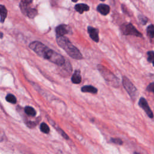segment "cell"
<instances>
[{"label":"cell","mask_w":154,"mask_h":154,"mask_svg":"<svg viewBox=\"0 0 154 154\" xmlns=\"http://www.w3.org/2000/svg\"><path fill=\"white\" fill-rule=\"evenodd\" d=\"M24 2L29 5L30 3H32V2H33V0H24Z\"/></svg>","instance_id":"cell-27"},{"label":"cell","mask_w":154,"mask_h":154,"mask_svg":"<svg viewBox=\"0 0 154 154\" xmlns=\"http://www.w3.org/2000/svg\"><path fill=\"white\" fill-rule=\"evenodd\" d=\"M20 8H21V10L22 12L23 13V14L26 15L29 9V8L28 7V4L27 3H26L25 2H21L20 3Z\"/></svg>","instance_id":"cell-17"},{"label":"cell","mask_w":154,"mask_h":154,"mask_svg":"<svg viewBox=\"0 0 154 154\" xmlns=\"http://www.w3.org/2000/svg\"><path fill=\"white\" fill-rule=\"evenodd\" d=\"M56 32L57 36H65L66 35L70 33L71 28L67 25L62 24L57 27L56 29Z\"/></svg>","instance_id":"cell-7"},{"label":"cell","mask_w":154,"mask_h":154,"mask_svg":"<svg viewBox=\"0 0 154 154\" xmlns=\"http://www.w3.org/2000/svg\"><path fill=\"white\" fill-rule=\"evenodd\" d=\"M3 33L0 32V38H3Z\"/></svg>","instance_id":"cell-29"},{"label":"cell","mask_w":154,"mask_h":154,"mask_svg":"<svg viewBox=\"0 0 154 154\" xmlns=\"http://www.w3.org/2000/svg\"><path fill=\"white\" fill-rule=\"evenodd\" d=\"M122 9L123 11V12L126 14H128V11H127V9H126V7L124 5H122Z\"/></svg>","instance_id":"cell-26"},{"label":"cell","mask_w":154,"mask_h":154,"mask_svg":"<svg viewBox=\"0 0 154 154\" xmlns=\"http://www.w3.org/2000/svg\"><path fill=\"white\" fill-rule=\"evenodd\" d=\"M111 141L112 143H114V144H119V145H122L123 144V141L119 138H111Z\"/></svg>","instance_id":"cell-23"},{"label":"cell","mask_w":154,"mask_h":154,"mask_svg":"<svg viewBox=\"0 0 154 154\" xmlns=\"http://www.w3.org/2000/svg\"><path fill=\"white\" fill-rule=\"evenodd\" d=\"M122 84L125 89L133 101H135L137 96V90L131 81L126 77L122 78Z\"/></svg>","instance_id":"cell-4"},{"label":"cell","mask_w":154,"mask_h":154,"mask_svg":"<svg viewBox=\"0 0 154 154\" xmlns=\"http://www.w3.org/2000/svg\"><path fill=\"white\" fill-rule=\"evenodd\" d=\"M138 105L144 111V112L149 118L152 119L153 117V113L145 98H141L138 101Z\"/></svg>","instance_id":"cell-6"},{"label":"cell","mask_w":154,"mask_h":154,"mask_svg":"<svg viewBox=\"0 0 154 154\" xmlns=\"http://www.w3.org/2000/svg\"><path fill=\"white\" fill-rule=\"evenodd\" d=\"M138 20H139L140 23H141L142 25H143V26H144V25H146V23H147V21H148V19H147L146 17H144V16H143V15H140L138 16Z\"/></svg>","instance_id":"cell-22"},{"label":"cell","mask_w":154,"mask_h":154,"mask_svg":"<svg viewBox=\"0 0 154 154\" xmlns=\"http://www.w3.org/2000/svg\"><path fill=\"white\" fill-rule=\"evenodd\" d=\"M152 63H153V66H154V61L152 62Z\"/></svg>","instance_id":"cell-33"},{"label":"cell","mask_w":154,"mask_h":154,"mask_svg":"<svg viewBox=\"0 0 154 154\" xmlns=\"http://www.w3.org/2000/svg\"><path fill=\"white\" fill-rule=\"evenodd\" d=\"M98 69L107 81L111 83L114 87L119 86V79L111 71L101 65H98Z\"/></svg>","instance_id":"cell-3"},{"label":"cell","mask_w":154,"mask_h":154,"mask_svg":"<svg viewBox=\"0 0 154 154\" xmlns=\"http://www.w3.org/2000/svg\"><path fill=\"white\" fill-rule=\"evenodd\" d=\"M146 90L149 92H152L154 94V82L149 84L146 87Z\"/></svg>","instance_id":"cell-24"},{"label":"cell","mask_w":154,"mask_h":154,"mask_svg":"<svg viewBox=\"0 0 154 154\" xmlns=\"http://www.w3.org/2000/svg\"><path fill=\"white\" fill-rule=\"evenodd\" d=\"M134 154H140V153L138 152H134Z\"/></svg>","instance_id":"cell-31"},{"label":"cell","mask_w":154,"mask_h":154,"mask_svg":"<svg viewBox=\"0 0 154 154\" xmlns=\"http://www.w3.org/2000/svg\"><path fill=\"white\" fill-rule=\"evenodd\" d=\"M81 91L84 93H90L96 94L98 93V89L92 86H84L81 88Z\"/></svg>","instance_id":"cell-12"},{"label":"cell","mask_w":154,"mask_h":154,"mask_svg":"<svg viewBox=\"0 0 154 154\" xmlns=\"http://www.w3.org/2000/svg\"><path fill=\"white\" fill-rule=\"evenodd\" d=\"M6 99L8 102H9L10 103H12V104H16L17 101L16 97L12 94L8 95L6 98Z\"/></svg>","instance_id":"cell-19"},{"label":"cell","mask_w":154,"mask_h":154,"mask_svg":"<svg viewBox=\"0 0 154 154\" xmlns=\"http://www.w3.org/2000/svg\"><path fill=\"white\" fill-rule=\"evenodd\" d=\"M147 60L149 62L152 63L154 61V52L152 51H148L147 53Z\"/></svg>","instance_id":"cell-21"},{"label":"cell","mask_w":154,"mask_h":154,"mask_svg":"<svg viewBox=\"0 0 154 154\" xmlns=\"http://www.w3.org/2000/svg\"><path fill=\"white\" fill-rule=\"evenodd\" d=\"M29 47L40 57L58 66H61L65 63V59L62 55L51 50L42 42L39 41L33 42L30 44Z\"/></svg>","instance_id":"cell-1"},{"label":"cell","mask_w":154,"mask_h":154,"mask_svg":"<svg viewBox=\"0 0 154 154\" xmlns=\"http://www.w3.org/2000/svg\"><path fill=\"white\" fill-rule=\"evenodd\" d=\"M5 140V134L3 131L0 130V142L3 141Z\"/></svg>","instance_id":"cell-25"},{"label":"cell","mask_w":154,"mask_h":154,"mask_svg":"<svg viewBox=\"0 0 154 154\" xmlns=\"http://www.w3.org/2000/svg\"><path fill=\"white\" fill-rule=\"evenodd\" d=\"M57 42L59 47L63 49L71 58L76 60H81L83 59V56L80 50L66 37L57 36Z\"/></svg>","instance_id":"cell-2"},{"label":"cell","mask_w":154,"mask_h":154,"mask_svg":"<svg viewBox=\"0 0 154 154\" xmlns=\"http://www.w3.org/2000/svg\"><path fill=\"white\" fill-rule=\"evenodd\" d=\"M81 72L79 70H76L74 72V74H73L72 78H71V80L72 82L74 84H78L80 83H81Z\"/></svg>","instance_id":"cell-10"},{"label":"cell","mask_w":154,"mask_h":154,"mask_svg":"<svg viewBox=\"0 0 154 154\" xmlns=\"http://www.w3.org/2000/svg\"><path fill=\"white\" fill-rule=\"evenodd\" d=\"M8 15V11L6 7L3 5H0V21L2 23H3L6 19Z\"/></svg>","instance_id":"cell-13"},{"label":"cell","mask_w":154,"mask_h":154,"mask_svg":"<svg viewBox=\"0 0 154 154\" xmlns=\"http://www.w3.org/2000/svg\"><path fill=\"white\" fill-rule=\"evenodd\" d=\"M78 1V0H72V2H74V3H77Z\"/></svg>","instance_id":"cell-28"},{"label":"cell","mask_w":154,"mask_h":154,"mask_svg":"<svg viewBox=\"0 0 154 154\" xmlns=\"http://www.w3.org/2000/svg\"><path fill=\"white\" fill-rule=\"evenodd\" d=\"M97 11L101 15L106 16L107 15L110 11V8L109 6L105 4H100L98 6Z\"/></svg>","instance_id":"cell-9"},{"label":"cell","mask_w":154,"mask_h":154,"mask_svg":"<svg viewBox=\"0 0 154 154\" xmlns=\"http://www.w3.org/2000/svg\"><path fill=\"white\" fill-rule=\"evenodd\" d=\"M49 120H50V122L51 123V124H52L53 126H54L55 127V128L57 129V131L59 132V134H60L64 138H65V139H66V140H69V136L65 133V132L63 131L60 128H59V126H56V125L55 124V123L54 122V121H53V120H52L51 119H49Z\"/></svg>","instance_id":"cell-14"},{"label":"cell","mask_w":154,"mask_h":154,"mask_svg":"<svg viewBox=\"0 0 154 154\" xmlns=\"http://www.w3.org/2000/svg\"><path fill=\"white\" fill-rule=\"evenodd\" d=\"M120 31L123 35L134 36L138 38H142V34L139 32L135 27L130 23H125L121 26Z\"/></svg>","instance_id":"cell-5"},{"label":"cell","mask_w":154,"mask_h":154,"mask_svg":"<svg viewBox=\"0 0 154 154\" xmlns=\"http://www.w3.org/2000/svg\"><path fill=\"white\" fill-rule=\"evenodd\" d=\"M37 15H38V11L36 9L29 8L26 15L30 18H34Z\"/></svg>","instance_id":"cell-18"},{"label":"cell","mask_w":154,"mask_h":154,"mask_svg":"<svg viewBox=\"0 0 154 154\" xmlns=\"http://www.w3.org/2000/svg\"><path fill=\"white\" fill-rule=\"evenodd\" d=\"M147 35L148 37L150 39H153L154 38V26L149 25L146 29Z\"/></svg>","instance_id":"cell-15"},{"label":"cell","mask_w":154,"mask_h":154,"mask_svg":"<svg viewBox=\"0 0 154 154\" xmlns=\"http://www.w3.org/2000/svg\"><path fill=\"white\" fill-rule=\"evenodd\" d=\"M25 112L29 116H35L36 115V111H35V110L33 107L30 106H27L25 108Z\"/></svg>","instance_id":"cell-16"},{"label":"cell","mask_w":154,"mask_h":154,"mask_svg":"<svg viewBox=\"0 0 154 154\" xmlns=\"http://www.w3.org/2000/svg\"><path fill=\"white\" fill-rule=\"evenodd\" d=\"M40 129H41V131L42 132L45 133V134H48L50 132V131L49 126L45 123H41V126H40Z\"/></svg>","instance_id":"cell-20"},{"label":"cell","mask_w":154,"mask_h":154,"mask_svg":"<svg viewBox=\"0 0 154 154\" xmlns=\"http://www.w3.org/2000/svg\"><path fill=\"white\" fill-rule=\"evenodd\" d=\"M88 33L90 38L95 42H99V30L91 26H89L87 28Z\"/></svg>","instance_id":"cell-8"},{"label":"cell","mask_w":154,"mask_h":154,"mask_svg":"<svg viewBox=\"0 0 154 154\" xmlns=\"http://www.w3.org/2000/svg\"><path fill=\"white\" fill-rule=\"evenodd\" d=\"M100 1H101V2H104L105 0H100Z\"/></svg>","instance_id":"cell-32"},{"label":"cell","mask_w":154,"mask_h":154,"mask_svg":"<svg viewBox=\"0 0 154 154\" xmlns=\"http://www.w3.org/2000/svg\"><path fill=\"white\" fill-rule=\"evenodd\" d=\"M75 9L80 14H83L84 12H87L90 10V8L86 4H78L75 5Z\"/></svg>","instance_id":"cell-11"},{"label":"cell","mask_w":154,"mask_h":154,"mask_svg":"<svg viewBox=\"0 0 154 154\" xmlns=\"http://www.w3.org/2000/svg\"><path fill=\"white\" fill-rule=\"evenodd\" d=\"M57 154H63V153H62V152L61 151H59V152L57 153Z\"/></svg>","instance_id":"cell-30"}]
</instances>
